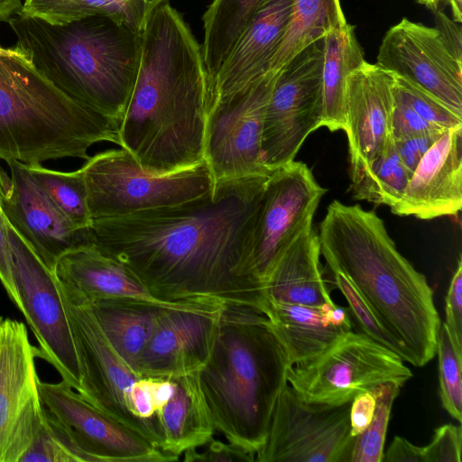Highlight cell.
I'll return each mask as SVG.
<instances>
[{
  "mask_svg": "<svg viewBox=\"0 0 462 462\" xmlns=\"http://www.w3.org/2000/svg\"><path fill=\"white\" fill-rule=\"evenodd\" d=\"M269 175L221 182L182 204L94 219L92 244L128 267L159 300L263 312V287L248 270L245 245Z\"/></svg>",
  "mask_w": 462,
  "mask_h": 462,
  "instance_id": "cell-1",
  "label": "cell"
},
{
  "mask_svg": "<svg viewBox=\"0 0 462 462\" xmlns=\"http://www.w3.org/2000/svg\"><path fill=\"white\" fill-rule=\"evenodd\" d=\"M7 178L0 199L9 225L52 273L66 253L92 243L89 228H77L53 205L18 162H7Z\"/></svg>",
  "mask_w": 462,
  "mask_h": 462,
  "instance_id": "cell-18",
  "label": "cell"
},
{
  "mask_svg": "<svg viewBox=\"0 0 462 462\" xmlns=\"http://www.w3.org/2000/svg\"><path fill=\"white\" fill-rule=\"evenodd\" d=\"M202 451L198 448L186 450L184 461L186 462H205V461H225V462H253L255 461V455L246 449L231 442L225 443L216 440L213 438L205 445Z\"/></svg>",
  "mask_w": 462,
  "mask_h": 462,
  "instance_id": "cell-42",
  "label": "cell"
},
{
  "mask_svg": "<svg viewBox=\"0 0 462 462\" xmlns=\"http://www.w3.org/2000/svg\"><path fill=\"white\" fill-rule=\"evenodd\" d=\"M324 38L281 69L267 104L262 157L273 170L294 161L310 134L321 127Z\"/></svg>",
  "mask_w": 462,
  "mask_h": 462,
  "instance_id": "cell-10",
  "label": "cell"
},
{
  "mask_svg": "<svg viewBox=\"0 0 462 462\" xmlns=\"http://www.w3.org/2000/svg\"><path fill=\"white\" fill-rule=\"evenodd\" d=\"M393 95L394 104L391 121L393 140H400L429 132L446 131L422 119L394 89V86Z\"/></svg>",
  "mask_w": 462,
  "mask_h": 462,
  "instance_id": "cell-41",
  "label": "cell"
},
{
  "mask_svg": "<svg viewBox=\"0 0 462 462\" xmlns=\"http://www.w3.org/2000/svg\"><path fill=\"white\" fill-rule=\"evenodd\" d=\"M277 73L268 71L207 118L204 160L213 186L272 172L263 162L262 136Z\"/></svg>",
  "mask_w": 462,
  "mask_h": 462,
  "instance_id": "cell-13",
  "label": "cell"
},
{
  "mask_svg": "<svg viewBox=\"0 0 462 462\" xmlns=\"http://www.w3.org/2000/svg\"><path fill=\"white\" fill-rule=\"evenodd\" d=\"M443 2H446L449 5L452 14H453V20L457 23H461V0H443Z\"/></svg>",
  "mask_w": 462,
  "mask_h": 462,
  "instance_id": "cell-50",
  "label": "cell"
},
{
  "mask_svg": "<svg viewBox=\"0 0 462 462\" xmlns=\"http://www.w3.org/2000/svg\"><path fill=\"white\" fill-rule=\"evenodd\" d=\"M7 178L8 177L6 176L5 172L4 171H2V169L0 167V199L5 190ZM0 212H1V207H0Z\"/></svg>",
  "mask_w": 462,
  "mask_h": 462,
  "instance_id": "cell-52",
  "label": "cell"
},
{
  "mask_svg": "<svg viewBox=\"0 0 462 462\" xmlns=\"http://www.w3.org/2000/svg\"><path fill=\"white\" fill-rule=\"evenodd\" d=\"M53 274L61 296L73 303L100 300H131L172 310L209 308L217 302L170 303L156 299L123 263L92 243L64 254Z\"/></svg>",
  "mask_w": 462,
  "mask_h": 462,
  "instance_id": "cell-21",
  "label": "cell"
},
{
  "mask_svg": "<svg viewBox=\"0 0 462 462\" xmlns=\"http://www.w3.org/2000/svg\"><path fill=\"white\" fill-rule=\"evenodd\" d=\"M410 177L392 138L387 148L369 167L351 178L353 198L391 208L401 199Z\"/></svg>",
  "mask_w": 462,
  "mask_h": 462,
  "instance_id": "cell-33",
  "label": "cell"
},
{
  "mask_svg": "<svg viewBox=\"0 0 462 462\" xmlns=\"http://www.w3.org/2000/svg\"><path fill=\"white\" fill-rule=\"evenodd\" d=\"M79 169L92 220L182 204L213 188L205 160L187 169L157 174L142 168L123 148L98 152Z\"/></svg>",
  "mask_w": 462,
  "mask_h": 462,
  "instance_id": "cell-7",
  "label": "cell"
},
{
  "mask_svg": "<svg viewBox=\"0 0 462 462\" xmlns=\"http://www.w3.org/2000/svg\"><path fill=\"white\" fill-rule=\"evenodd\" d=\"M404 360L364 333L346 332L317 356L290 367L288 384L305 402L340 405L385 383L412 377Z\"/></svg>",
  "mask_w": 462,
  "mask_h": 462,
  "instance_id": "cell-8",
  "label": "cell"
},
{
  "mask_svg": "<svg viewBox=\"0 0 462 462\" xmlns=\"http://www.w3.org/2000/svg\"><path fill=\"white\" fill-rule=\"evenodd\" d=\"M224 305L166 310L139 358V376L174 378L200 371L210 356Z\"/></svg>",
  "mask_w": 462,
  "mask_h": 462,
  "instance_id": "cell-20",
  "label": "cell"
},
{
  "mask_svg": "<svg viewBox=\"0 0 462 462\" xmlns=\"http://www.w3.org/2000/svg\"><path fill=\"white\" fill-rule=\"evenodd\" d=\"M376 401L370 391L357 393L352 400L349 411L350 431L353 437L363 433L371 423Z\"/></svg>",
  "mask_w": 462,
  "mask_h": 462,
  "instance_id": "cell-45",
  "label": "cell"
},
{
  "mask_svg": "<svg viewBox=\"0 0 462 462\" xmlns=\"http://www.w3.org/2000/svg\"><path fill=\"white\" fill-rule=\"evenodd\" d=\"M146 5L152 9L153 10L156 6H158L159 5H161L162 3H164V2H167L169 0H143Z\"/></svg>",
  "mask_w": 462,
  "mask_h": 462,
  "instance_id": "cell-53",
  "label": "cell"
},
{
  "mask_svg": "<svg viewBox=\"0 0 462 462\" xmlns=\"http://www.w3.org/2000/svg\"><path fill=\"white\" fill-rule=\"evenodd\" d=\"M401 388L396 383H385L371 391L376 401L374 414L365 430L355 438L349 462H382L392 407Z\"/></svg>",
  "mask_w": 462,
  "mask_h": 462,
  "instance_id": "cell-34",
  "label": "cell"
},
{
  "mask_svg": "<svg viewBox=\"0 0 462 462\" xmlns=\"http://www.w3.org/2000/svg\"><path fill=\"white\" fill-rule=\"evenodd\" d=\"M382 462H425L423 448L402 437L395 436L383 453Z\"/></svg>",
  "mask_w": 462,
  "mask_h": 462,
  "instance_id": "cell-47",
  "label": "cell"
},
{
  "mask_svg": "<svg viewBox=\"0 0 462 462\" xmlns=\"http://www.w3.org/2000/svg\"><path fill=\"white\" fill-rule=\"evenodd\" d=\"M39 391L44 407L68 429L89 462L179 460L96 408L64 381L40 380Z\"/></svg>",
  "mask_w": 462,
  "mask_h": 462,
  "instance_id": "cell-17",
  "label": "cell"
},
{
  "mask_svg": "<svg viewBox=\"0 0 462 462\" xmlns=\"http://www.w3.org/2000/svg\"><path fill=\"white\" fill-rule=\"evenodd\" d=\"M346 23L340 0H291L286 30L268 71L277 73L302 50Z\"/></svg>",
  "mask_w": 462,
  "mask_h": 462,
  "instance_id": "cell-29",
  "label": "cell"
},
{
  "mask_svg": "<svg viewBox=\"0 0 462 462\" xmlns=\"http://www.w3.org/2000/svg\"><path fill=\"white\" fill-rule=\"evenodd\" d=\"M45 410L41 430L18 462H89L68 429Z\"/></svg>",
  "mask_w": 462,
  "mask_h": 462,
  "instance_id": "cell-35",
  "label": "cell"
},
{
  "mask_svg": "<svg viewBox=\"0 0 462 462\" xmlns=\"http://www.w3.org/2000/svg\"><path fill=\"white\" fill-rule=\"evenodd\" d=\"M90 306L113 348L139 376V358L168 308L131 300H100Z\"/></svg>",
  "mask_w": 462,
  "mask_h": 462,
  "instance_id": "cell-27",
  "label": "cell"
},
{
  "mask_svg": "<svg viewBox=\"0 0 462 462\" xmlns=\"http://www.w3.org/2000/svg\"><path fill=\"white\" fill-rule=\"evenodd\" d=\"M130 407L137 418L157 424L152 393V378L140 377L134 383L130 393Z\"/></svg>",
  "mask_w": 462,
  "mask_h": 462,
  "instance_id": "cell-46",
  "label": "cell"
},
{
  "mask_svg": "<svg viewBox=\"0 0 462 462\" xmlns=\"http://www.w3.org/2000/svg\"><path fill=\"white\" fill-rule=\"evenodd\" d=\"M9 224L0 212V281L9 298L19 308L20 300L12 273V255L8 242Z\"/></svg>",
  "mask_w": 462,
  "mask_h": 462,
  "instance_id": "cell-44",
  "label": "cell"
},
{
  "mask_svg": "<svg viewBox=\"0 0 462 462\" xmlns=\"http://www.w3.org/2000/svg\"><path fill=\"white\" fill-rule=\"evenodd\" d=\"M462 431L460 425L444 424L434 431L431 441L423 448L425 462H461Z\"/></svg>",
  "mask_w": 462,
  "mask_h": 462,
  "instance_id": "cell-39",
  "label": "cell"
},
{
  "mask_svg": "<svg viewBox=\"0 0 462 462\" xmlns=\"http://www.w3.org/2000/svg\"><path fill=\"white\" fill-rule=\"evenodd\" d=\"M450 342L457 354L462 357V261L459 257L457 269L448 286L445 321Z\"/></svg>",
  "mask_w": 462,
  "mask_h": 462,
  "instance_id": "cell-40",
  "label": "cell"
},
{
  "mask_svg": "<svg viewBox=\"0 0 462 462\" xmlns=\"http://www.w3.org/2000/svg\"><path fill=\"white\" fill-rule=\"evenodd\" d=\"M152 12L143 0H24L19 14L51 23L105 15L143 32Z\"/></svg>",
  "mask_w": 462,
  "mask_h": 462,
  "instance_id": "cell-31",
  "label": "cell"
},
{
  "mask_svg": "<svg viewBox=\"0 0 462 462\" xmlns=\"http://www.w3.org/2000/svg\"><path fill=\"white\" fill-rule=\"evenodd\" d=\"M350 402H308L287 383L280 393L258 462H349Z\"/></svg>",
  "mask_w": 462,
  "mask_h": 462,
  "instance_id": "cell-12",
  "label": "cell"
},
{
  "mask_svg": "<svg viewBox=\"0 0 462 462\" xmlns=\"http://www.w3.org/2000/svg\"><path fill=\"white\" fill-rule=\"evenodd\" d=\"M62 299L82 369L84 398L161 448L157 424L137 418L131 411L130 393L140 377L113 348L90 304Z\"/></svg>",
  "mask_w": 462,
  "mask_h": 462,
  "instance_id": "cell-14",
  "label": "cell"
},
{
  "mask_svg": "<svg viewBox=\"0 0 462 462\" xmlns=\"http://www.w3.org/2000/svg\"><path fill=\"white\" fill-rule=\"evenodd\" d=\"M101 142L119 146L116 124L62 93L14 47L0 46V160L87 161Z\"/></svg>",
  "mask_w": 462,
  "mask_h": 462,
  "instance_id": "cell-6",
  "label": "cell"
},
{
  "mask_svg": "<svg viewBox=\"0 0 462 462\" xmlns=\"http://www.w3.org/2000/svg\"><path fill=\"white\" fill-rule=\"evenodd\" d=\"M436 29L440 32L444 41L454 55L462 60L461 26L459 23L449 19L444 13L437 11Z\"/></svg>",
  "mask_w": 462,
  "mask_h": 462,
  "instance_id": "cell-48",
  "label": "cell"
},
{
  "mask_svg": "<svg viewBox=\"0 0 462 462\" xmlns=\"http://www.w3.org/2000/svg\"><path fill=\"white\" fill-rule=\"evenodd\" d=\"M320 247L313 226L280 255L263 282L265 301L311 307L334 303L320 264Z\"/></svg>",
  "mask_w": 462,
  "mask_h": 462,
  "instance_id": "cell-24",
  "label": "cell"
},
{
  "mask_svg": "<svg viewBox=\"0 0 462 462\" xmlns=\"http://www.w3.org/2000/svg\"><path fill=\"white\" fill-rule=\"evenodd\" d=\"M171 399L155 412L161 434V449L180 458L188 449L199 448L216 431L200 387L198 373L172 378Z\"/></svg>",
  "mask_w": 462,
  "mask_h": 462,
  "instance_id": "cell-25",
  "label": "cell"
},
{
  "mask_svg": "<svg viewBox=\"0 0 462 462\" xmlns=\"http://www.w3.org/2000/svg\"><path fill=\"white\" fill-rule=\"evenodd\" d=\"M420 4L426 5L428 8L431 9L434 12L439 11V6L443 0H416Z\"/></svg>",
  "mask_w": 462,
  "mask_h": 462,
  "instance_id": "cell-51",
  "label": "cell"
},
{
  "mask_svg": "<svg viewBox=\"0 0 462 462\" xmlns=\"http://www.w3.org/2000/svg\"><path fill=\"white\" fill-rule=\"evenodd\" d=\"M320 254L343 273L404 353L420 367L436 355L441 324L426 277L398 251L383 220L332 201L319 224Z\"/></svg>",
  "mask_w": 462,
  "mask_h": 462,
  "instance_id": "cell-3",
  "label": "cell"
},
{
  "mask_svg": "<svg viewBox=\"0 0 462 462\" xmlns=\"http://www.w3.org/2000/svg\"><path fill=\"white\" fill-rule=\"evenodd\" d=\"M208 73L201 45L169 1L142 32L136 80L118 127L119 147L157 174L204 161Z\"/></svg>",
  "mask_w": 462,
  "mask_h": 462,
  "instance_id": "cell-2",
  "label": "cell"
},
{
  "mask_svg": "<svg viewBox=\"0 0 462 462\" xmlns=\"http://www.w3.org/2000/svg\"><path fill=\"white\" fill-rule=\"evenodd\" d=\"M14 48L66 96L119 127L142 54V32L109 16L66 23L15 14Z\"/></svg>",
  "mask_w": 462,
  "mask_h": 462,
  "instance_id": "cell-4",
  "label": "cell"
},
{
  "mask_svg": "<svg viewBox=\"0 0 462 462\" xmlns=\"http://www.w3.org/2000/svg\"><path fill=\"white\" fill-rule=\"evenodd\" d=\"M8 242L19 310L38 341L37 356L84 398L82 369L55 276L10 225Z\"/></svg>",
  "mask_w": 462,
  "mask_h": 462,
  "instance_id": "cell-11",
  "label": "cell"
},
{
  "mask_svg": "<svg viewBox=\"0 0 462 462\" xmlns=\"http://www.w3.org/2000/svg\"><path fill=\"white\" fill-rule=\"evenodd\" d=\"M37 348L25 325L3 319L0 327V462H18L45 419L35 366Z\"/></svg>",
  "mask_w": 462,
  "mask_h": 462,
  "instance_id": "cell-15",
  "label": "cell"
},
{
  "mask_svg": "<svg viewBox=\"0 0 462 462\" xmlns=\"http://www.w3.org/2000/svg\"><path fill=\"white\" fill-rule=\"evenodd\" d=\"M394 79V89L422 119L445 130L462 126V116L443 102L404 79Z\"/></svg>",
  "mask_w": 462,
  "mask_h": 462,
  "instance_id": "cell-37",
  "label": "cell"
},
{
  "mask_svg": "<svg viewBox=\"0 0 462 462\" xmlns=\"http://www.w3.org/2000/svg\"><path fill=\"white\" fill-rule=\"evenodd\" d=\"M446 131L429 132L393 140L397 155L410 175L412 174L425 153Z\"/></svg>",
  "mask_w": 462,
  "mask_h": 462,
  "instance_id": "cell-43",
  "label": "cell"
},
{
  "mask_svg": "<svg viewBox=\"0 0 462 462\" xmlns=\"http://www.w3.org/2000/svg\"><path fill=\"white\" fill-rule=\"evenodd\" d=\"M291 0H267L208 82L207 118L268 72L286 30Z\"/></svg>",
  "mask_w": 462,
  "mask_h": 462,
  "instance_id": "cell-22",
  "label": "cell"
},
{
  "mask_svg": "<svg viewBox=\"0 0 462 462\" xmlns=\"http://www.w3.org/2000/svg\"><path fill=\"white\" fill-rule=\"evenodd\" d=\"M334 283L348 303V310L361 328L362 333L398 354L404 360V353L374 316V312L348 279L337 271H331Z\"/></svg>",
  "mask_w": 462,
  "mask_h": 462,
  "instance_id": "cell-38",
  "label": "cell"
},
{
  "mask_svg": "<svg viewBox=\"0 0 462 462\" xmlns=\"http://www.w3.org/2000/svg\"><path fill=\"white\" fill-rule=\"evenodd\" d=\"M23 168L48 196L59 211L77 228H89L92 218L88 206V191L80 169L64 172L41 164H24Z\"/></svg>",
  "mask_w": 462,
  "mask_h": 462,
  "instance_id": "cell-32",
  "label": "cell"
},
{
  "mask_svg": "<svg viewBox=\"0 0 462 462\" xmlns=\"http://www.w3.org/2000/svg\"><path fill=\"white\" fill-rule=\"evenodd\" d=\"M364 61V51L352 25L346 23L324 36L321 127L331 132L345 129L347 76Z\"/></svg>",
  "mask_w": 462,
  "mask_h": 462,
  "instance_id": "cell-28",
  "label": "cell"
},
{
  "mask_svg": "<svg viewBox=\"0 0 462 462\" xmlns=\"http://www.w3.org/2000/svg\"><path fill=\"white\" fill-rule=\"evenodd\" d=\"M2 321H3V318L0 317V327H1Z\"/></svg>",
  "mask_w": 462,
  "mask_h": 462,
  "instance_id": "cell-54",
  "label": "cell"
},
{
  "mask_svg": "<svg viewBox=\"0 0 462 462\" xmlns=\"http://www.w3.org/2000/svg\"><path fill=\"white\" fill-rule=\"evenodd\" d=\"M267 0H212L204 13L202 57L208 85L236 41Z\"/></svg>",
  "mask_w": 462,
  "mask_h": 462,
  "instance_id": "cell-30",
  "label": "cell"
},
{
  "mask_svg": "<svg viewBox=\"0 0 462 462\" xmlns=\"http://www.w3.org/2000/svg\"><path fill=\"white\" fill-rule=\"evenodd\" d=\"M394 76L364 61L346 79L344 131L350 179L366 169L392 141Z\"/></svg>",
  "mask_w": 462,
  "mask_h": 462,
  "instance_id": "cell-19",
  "label": "cell"
},
{
  "mask_svg": "<svg viewBox=\"0 0 462 462\" xmlns=\"http://www.w3.org/2000/svg\"><path fill=\"white\" fill-rule=\"evenodd\" d=\"M375 64L462 116V60L436 28L402 18L384 34Z\"/></svg>",
  "mask_w": 462,
  "mask_h": 462,
  "instance_id": "cell-16",
  "label": "cell"
},
{
  "mask_svg": "<svg viewBox=\"0 0 462 462\" xmlns=\"http://www.w3.org/2000/svg\"><path fill=\"white\" fill-rule=\"evenodd\" d=\"M326 193L311 170L291 161L273 170L263 187L246 237L245 256L252 276L263 287L273 264L304 230Z\"/></svg>",
  "mask_w": 462,
  "mask_h": 462,
  "instance_id": "cell-9",
  "label": "cell"
},
{
  "mask_svg": "<svg viewBox=\"0 0 462 462\" xmlns=\"http://www.w3.org/2000/svg\"><path fill=\"white\" fill-rule=\"evenodd\" d=\"M462 208V126L448 129L422 157L393 214L430 220Z\"/></svg>",
  "mask_w": 462,
  "mask_h": 462,
  "instance_id": "cell-23",
  "label": "cell"
},
{
  "mask_svg": "<svg viewBox=\"0 0 462 462\" xmlns=\"http://www.w3.org/2000/svg\"><path fill=\"white\" fill-rule=\"evenodd\" d=\"M263 312L283 346L291 366L317 356L352 330L331 324L320 306L266 300Z\"/></svg>",
  "mask_w": 462,
  "mask_h": 462,
  "instance_id": "cell-26",
  "label": "cell"
},
{
  "mask_svg": "<svg viewBox=\"0 0 462 462\" xmlns=\"http://www.w3.org/2000/svg\"><path fill=\"white\" fill-rule=\"evenodd\" d=\"M290 367L263 312L224 305L210 356L198 372L216 430L255 455Z\"/></svg>",
  "mask_w": 462,
  "mask_h": 462,
  "instance_id": "cell-5",
  "label": "cell"
},
{
  "mask_svg": "<svg viewBox=\"0 0 462 462\" xmlns=\"http://www.w3.org/2000/svg\"><path fill=\"white\" fill-rule=\"evenodd\" d=\"M21 0H0V22L7 20L22 7Z\"/></svg>",
  "mask_w": 462,
  "mask_h": 462,
  "instance_id": "cell-49",
  "label": "cell"
},
{
  "mask_svg": "<svg viewBox=\"0 0 462 462\" xmlns=\"http://www.w3.org/2000/svg\"><path fill=\"white\" fill-rule=\"evenodd\" d=\"M439 394L443 408L459 423L462 421V357L454 349L445 324L441 321L437 349Z\"/></svg>",
  "mask_w": 462,
  "mask_h": 462,
  "instance_id": "cell-36",
  "label": "cell"
}]
</instances>
